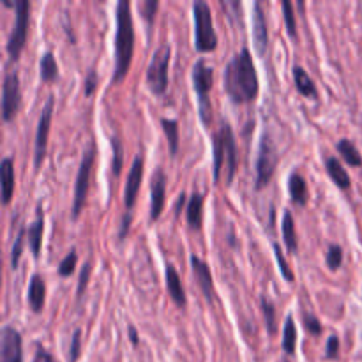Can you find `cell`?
I'll return each mask as SVG.
<instances>
[{"mask_svg":"<svg viewBox=\"0 0 362 362\" xmlns=\"http://www.w3.org/2000/svg\"><path fill=\"white\" fill-rule=\"evenodd\" d=\"M129 338L133 341V345H138V334H136V329L129 327Z\"/></svg>","mask_w":362,"mask_h":362,"instance_id":"cell-46","label":"cell"},{"mask_svg":"<svg viewBox=\"0 0 362 362\" xmlns=\"http://www.w3.org/2000/svg\"><path fill=\"white\" fill-rule=\"evenodd\" d=\"M59 78V66L52 52H46L41 59V80L53 81Z\"/></svg>","mask_w":362,"mask_h":362,"instance_id":"cell-28","label":"cell"},{"mask_svg":"<svg viewBox=\"0 0 362 362\" xmlns=\"http://www.w3.org/2000/svg\"><path fill=\"white\" fill-rule=\"evenodd\" d=\"M53 115V95H48L45 106H42L41 117L37 122V133H35V151H34V165L39 168L46 156V145H48L49 124H52Z\"/></svg>","mask_w":362,"mask_h":362,"instance_id":"cell-11","label":"cell"},{"mask_svg":"<svg viewBox=\"0 0 362 362\" xmlns=\"http://www.w3.org/2000/svg\"><path fill=\"white\" fill-rule=\"evenodd\" d=\"M325 170H327L329 177L336 182V186L341 187V189H349L350 177L349 173H346V170L343 168V165L339 163L338 158H334V156H327V158H325Z\"/></svg>","mask_w":362,"mask_h":362,"instance_id":"cell-20","label":"cell"},{"mask_svg":"<svg viewBox=\"0 0 362 362\" xmlns=\"http://www.w3.org/2000/svg\"><path fill=\"white\" fill-rule=\"evenodd\" d=\"M99 83V78H98V73H95L94 69H90L87 73V76H85V95H92L94 94L95 87H98Z\"/></svg>","mask_w":362,"mask_h":362,"instance_id":"cell-39","label":"cell"},{"mask_svg":"<svg viewBox=\"0 0 362 362\" xmlns=\"http://www.w3.org/2000/svg\"><path fill=\"white\" fill-rule=\"evenodd\" d=\"M304 325H306V329L311 332V334L317 336V334H320V332H322V325H320V322H318V318L315 317V315H310V313L304 315Z\"/></svg>","mask_w":362,"mask_h":362,"instance_id":"cell-41","label":"cell"},{"mask_svg":"<svg viewBox=\"0 0 362 362\" xmlns=\"http://www.w3.org/2000/svg\"><path fill=\"white\" fill-rule=\"evenodd\" d=\"M281 232H283V240H285L290 253H297V250H299V243H297L296 223H293V216L290 211H285V214H283Z\"/></svg>","mask_w":362,"mask_h":362,"instance_id":"cell-23","label":"cell"},{"mask_svg":"<svg viewBox=\"0 0 362 362\" xmlns=\"http://www.w3.org/2000/svg\"><path fill=\"white\" fill-rule=\"evenodd\" d=\"M202 218H204V194L194 193L189 198V204H187L186 219L191 228L197 230L202 226Z\"/></svg>","mask_w":362,"mask_h":362,"instance_id":"cell-22","label":"cell"},{"mask_svg":"<svg viewBox=\"0 0 362 362\" xmlns=\"http://www.w3.org/2000/svg\"><path fill=\"white\" fill-rule=\"evenodd\" d=\"M297 346V329L296 324H293L292 317H286L285 320V329H283V350L288 356H293L296 354Z\"/></svg>","mask_w":362,"mask_h":362,"instance_id":"cell-27","label":"cell"},{"mask_svg":"<svg viewBox=\"0 0 362 362\" xmlns=\"http://www.w3.org/2000/svg\"><path fill=\"white\" fill-rule=\"evenodd\" d=\"M95 159V144L90 141L87 145V148L83 151V158H81L80 170H78L76 175V184H74V198H73V219H76L81 214V209H83L85 202H87L88 194V184H90V173H92V165H94Z\"/></svg>","mask_w":362,"mask_h":362,"instance_id":"cell-5","label":"cell"},{"mask_svg":"<svg viewBox=\"0 0 362 362\" xmlns=\"http://www.w3.org/2000/svg\"><path fill=\"white\" fill-rule=\"evenodd\" d=\"M262 311H264L265 317V324H267V331L271 334L276 332V310L274 304L267 299V297H262Z\"/></svg>","mask_w":362,"mask_h":362,"instance_id":"cell-32","label":"cell"},{"mask_svg":"<svg viewBox=\"0 0 362 362\" xmlns=\"http://www.w3.org/2000/svg\"><path fill=\"white\" fill-rule=\"evenodd\" d=\"M170 55H172V48L168 42H161L156 48L154 55H152L151 64L147 69V81L148 87L154 94H165L168 88V64Z\"/></svg>","mask_w":362,"mask_h":362,"instance_id":"cell-6","label":"cell"},{"mask_svg":"<svg viewBox=\"0 0 362 362\" xmlns=\"http://www.w3.org/2000/svg\"><path fill=\"white\" fill-rule=\"evenodd\" d=\"M76 262H78V255L76 251H71L69 255H66V258H64L62 262H60L59 265V274L60 276H71L74 272V269H76Z\"/></svg>","mask_w":362,"mask_h":362,"instance_id":"cell-34","label":"cell"},{"mask_svg":"<svg viewBox=\"0 0 362 362\" xmlns=\"http://www.w3.org/2000/svg\"><path fill=\"white\" fill-rule=\"evenodd\" d=\"M0 180H2V202L9 204L14 193V166L11 158H4L0 163Z\"/></svg>","mask_w":362,"mask_h":362,"instance_id":"cell-18","label":"cell"},{"mask_svg":"<svg viewBox=\"0 0 362 362\" xmlns=\"http://www.w3.org/2000/svg\"><path fill=\"white\" fill-rule=\"evenodd\" d=\"M325 262H327V265L331 271H338L343 264L341 246H338V244H332V246H329L327 255H325Z\"/></svg>","mask_w":362,"mask_h":362,"instance_id":"cell-31","label":"cell"},{"mask_svg":"<svg viewBox=\"0 0 362 362\" xmlns=\"http://www.w3.org/2000/svg\"><path fill=\"white\" fill-rule=\"evenodd\" d=\"M276 165H278V151H276L274 144H272L271 136L264 133L260 140V147H258V158H257V184L258 189H264L269 182H271L272 175H274Z\"/></svg>","mask_w":362,"mask_h":362,"instance_id":"cell-9","label":"cell"},{"mask_svg":"<svg viewBox=\"0 0 362 362\" xmlns=\"http://www.w3.org/2000/svg\"><path fill=\"white\" fill-rule=\"evenodd\" d=\"M283 9V18H285V25L286 30L292 37H297V21H296V14H293V6L290 0H283L281 4Z\"/></svg>","mask_w":362,"mask_h":362,"instance_id":"cell-30","label":"cell"},{"mask_svg":"<svg viewBox=\"0 0 362 362\" xmlns=\"http://www.w3.org/2000/svg\"><path fill=\"white\" fill-rule=\"evenodd\" d=\"M194 45L198 52H212L218 46V35L214 30V21H212V13L209 4L194 2Z\"/></svg>","mask_w":362,"mask_h":362,"instance_id":"cell-4","label":"cell"},{"mask_svg":"<svg viewBox=\"0 0 362 362\" xmlns=\"http://www.w3.org/2000/svg\"><path fill=\"white\" fill-rule=\"evenodd\" d=\"M253 37H255V45H257V52L260 53V55H265L269 46V27H267V20H265V14H264V9H262L260 2H255Z\"/></svg>","mask_w":362,"mask_h":362,"instance_id":"cell-15","label":"cell"},{"mask_svg":"<svg viewBox=\"0 0 362 362\" xmlns=\"http://www.w3.org/2000/svg\"><path fill=\"white\" fill-rule=\"evenodd\" d=\"M193 83L194 90L198 94V110H200L202 120L209 124L211 120V99H209V92H211L212 83H214V71L209 67L204 60H197L193 66Z\"/></svg>","mask_w":362,"mask_h":362,"instance_id":"cell-7","label":"cell"},{"mask_svg":"<svg viewBox=\"0 0 362 362\" xmlns=\"http://www.w3.org/2000/svg\"><path fill=\"white\" fill-rule=\"evenodd\" d=\"M45 296L46 285L39 276H32L30 285H28V306L32 308L34 313H39L45 308Z\"/></svg>","mask_w":362,"mask_h":362,"instance_id":"cell-19","label":"cell"},{"mask_svg":"<svg viewBox=\"0 0 362 362\" xmlns=\"http://www.w3.org/2000/svg\"><path fill=\"white\" fill-rule=\"evenodd\" d=\"M212 151H214V180L218 182L221 177L223 168H226V182H232L233 175L237 170V144L235 136L232 133V127L228 122H221V127L218 133L214 134V141H212Z\"/></svg>","mask_w":362,"mask_h":362,"instance_id":"cell-3","label":"cell"},{"mask_svg":"<svg viewBox=\"0 0 362 362\" xmlns=\"http://www.w3.org/2000/svg\"><path fill=\"white\" fill-rule=\"evenodd\" d=\"M42 232H45V216H42L41 209H37V218H35V221L32 223L27 230L28 244H30V250L35 257H37L39 251H41Z\"/></svg>","mask_w":362,"mask_h":362,"instance_id":"cell-21","label":"cell"},{"mask_svg":"<svg viewBox=\"0 0 362 362\" xmlns=\"http://www.w3.org/2000/svg\"><path fill=\"white\" fill-rule=\"evenodd\" d=\"M14 9H16V20H14L13 32L7 41V53H9L11 60L20 59V53L23 49L25 42H27L28 34V20H30V4L27 0H16L14 2Z\"/></svg>","mask_w":362,"mask_h":362,"instance_id":"cell-8","label":"cell"},{"mask_svg":"<svg viewBox=\"0 0 362 362\" xmlns=\"http://www.w3.org/2000/svg\"><path fill=\"white\" fill-rule=\"evenodd\" d=\"M129 223H131V216L126 214V216H124V219H122V226H120V233H119L120 240L126 239L127 232H129Z\"/></svg>","mask_w":362,"mask_h":362,"instance_id":"cell-44","label":"cell"},{"mask_svg":"<svg viewBox=\"0 0 362 362\" xmlns=\"http://www.w3.org/2000/svg\"><path fill=\"white\" fill-rule=\"evenodd\" d=\"M288 191H290V197L296 204L304 205L308 202V186H306V180L300 173L293 172L288 179Z\"/></svg>","mask_w":362,"mask_h":362,"instance_id":"cell-25","label":"cell"},{"mask_svg":"<svg viewBox=\"0 0 362 362\" xmlns=\"http://www.w3.org/2000/svg\"><path fill=\"white\" fill-rule=\"evenodd\" d=\"M25 233H27V230L21 228L20 232H18L16 239H14V244H13V250H11V267L16 269L18 267V262H20V257H21V251H23V243H25Z\"/></svg>","mask_w":362,"mask_h":362,"instance_id":"cell-33","label":"cell"},{"mask_svg":"<svg viewBox=\"0 0 362 362\" xmlns=\"http://www.w3.org/2000/svg\"><path fill=\"white\" fill-rule=\"evenodd\" d=\"M134 49V27L131 16L129 0H120L117 4V35H115V69L113 83L124 80L131 66Z\"/></svg>","mask_w":362,"mask_h":362,"instance_id":"cell-2","label":"cell"},{"mask_svg":"<svg viewBox=\"0 0 362 362\" xmlns=\"http://www.w3.org/2000/svg\"><path fill=\"white\" fill-rule=\"evenodd\" d=\"M81 350V331L76 329L73 332V338H71V349H69V362H76L80 357Z\"/></svg>","mask_w":362,"mask_h":362,"instance_id":"cell-38","label":"cell"},{"mask_svg":"<svg viewBox=\"0 0 362 362\" xmlns=\"http://www.w3.org/2000/svg\"><path fill=\"white\" fill-rule=\"evenodd\" d=\"M186 193H180L179 197V202H177V209H175V214L180 216V212H182V205L186 204Z\"/></svg>","mask_w":362,"mask_h":362,"instance_id":"cell-45","label":"cell"},{"mask_svg":"<svg viewBox=\"0 0 362 362\" xmlns=\"http://www.w3.org/2000/svg\"><path fill=\"white\" fill-rule=\"evenodd\" d=\"M165 193H166V173L158 170L152 177L151 186V219L156 221L161 216L163 207H165Z\"/></svg>","mask_w":362,"mask_h":362,"instance_id":"cell-14","label":"cell"},{"mask_svg":"<svg viewBox=\"0 0 362 362\" xmlns=\"http://www.w3.org/2000/svg\"><path fill=\"white\" fill-rule=\"evenodd\" d=\"M166 288H168L170 297H172V300L177 306H186V292H184L182 283H180V278L173 265H168V267H166Z\"/></svg>","mask_w":362,"mask_h":362,"instance_id":"cell-17","label":"cell"},{"mask_svg":"<svg viewBox=\"0 0 362 362\" xmlns=\"http://www.w3.org/2000/svg\"><path fill=\"white\" fill-rule=\"evenodd\" d=\"M158 7H159L158 0H144V2L140 4L141 16H144L145 20L148 21V23H152V20H154L156 11H158Z\"/></svg>","mask_w":362,"mask_h":362,"instance_id":"cell-37","label":"cell"},{"mask_svg":"<svg viewBox=\"0 0 362 362\" xmlns=\"http://www.w3.org/2000/svg\"><path fill=\"white\" fill-rule=\"evenodd\" d=\"M272 250H274L276 260H278L279 271H281L283 278H285L286 281H293V274H292V271H290L288 262H286L285 258H283V253H281V247H279V244H272Z\"/></svg>","mask_w":362,"mask_h":362,"instance_id":"cell-35","label":"cell"},{"mask_svg":"<svg viewBox=\"0 0 362 362\" xmlns=\"http://www.w3.org/2000/svg\"><path fill=\"white\" fill-rule=\"evenodd\" d=\"M339 356V338L338 336H331L325 346V357L327 359H336Z\"/></svg>","mask_w":362,"mask_h":362,"instance_id":"cell-40","label":"cell"},{"mask_svg":"<svg viewBox=\"0 0 362 362\" xmlns=\"http://www.w3.org/2000/svg\"><path fill=\"white\" fill-rule=\"evenodd\" d=\"M141 179H144V158L138 154L136 158H134L133 165H131L126 189H124V205H126V209H131L134 205V202H136Z\"/></svg>","mask_w":362,"mask_h":362,"instance_id":"cell-13","label":"cell"},{"mask_svg":"<svg viewBox=\"0 0 362 362\" xmlns=\"http://www.w3.org/2000/svg\"><path fill=\"white\" fill-rule=\"evenodd\" d=\"M191 267H193V274L194 278H197L198 286H200V290L204 292V296L207 297L209 303H212V299H214V285H212L211 269H209V265L205 264L202 258H198L197 255L191 257Z\"/></svg>","mask_w":362,"mask_h":362,"instance_id":"cell-16","label":"cell"},{"mask_svg":"<svg viewBox=\"0 0 362 362\" xmlns=\"http://www.w3.org/2000/svg\"><path fill=\"white\" fill-rule=\"evenodd\" d=\"M161 126L166 134V140H168L170 152L175 154L177 148H179V124H177V120L173 119H163Z\"/></svg>","mask_w":362,"mask_h":362,"instance_id":"cell-29","label":"cell"},{"mask_svg":"<svg viewBox=\"0 0 362 362\" xmlns=\"http://www.w3.org/2000/svg\"><path fill=\"white\" fill-rule=\"evenodd\" d=\"M34 362H53V359H52V356L48 354V350L42 349V346H37V350H35Z\"/></svg>","mask_w":362,"mask_h":362,"instance_id":"cell-43","label":"cell"},{"mask_svg":"<svg viewBox=\"0 0 362 362\" xmlns=\"http://www.w3.org/2000/svg\"><path fill=\"white\" fill-rule=\"evenodd\" d=\"M336 147H338L339 154L343 156V159H345L350 166H362V156L359 148L354 145L352 140H349V138H341Z\"/></svg>","mask_w":362,"mask_h":362,"instance_id":"cell-26","label":"cell"},{"mask_svg":"<svg viewBox=\"0 0 362 362\" xmlns=\"http://www.w3.org/2000/svg\"><path fill=\"white\" fill-rule=\"evenodd\" d=\"M0 362H21V336L13 325L0 332Z\"/></svg>","mask_w":362,"mask_h":362,"instance_id":"cell-12","label":"cell"},{"mask_svg":"<svg viewBox=\"0 0 362 362\" xmlns=\"http://www.w3.org/2000/svg\"><path fill=\"white\" fill-rule=\"evenodd\" d=\"M293 81H296V88L300 94L306 95V98H317V87H315L310 74L304 71V67H293Z\"/></svg>","mask_w":362,"mask_h":362,"instance_id":"cell-24","label":"cell"},{"mask_svg":"<svg viewBox=\"0 0 362 362\" xmlns=\"http://www.w3.org/2000/svg\"><path fill=\"white\" fill-rule=\"evenodd\" d=\"M88 276H90V264H85V267L81 269L80 281H78V297H81V296H83L85 288H87Z\"/></svg>","mask_w":362,"mask_h":362,"instance_id":"cell-42","label":"cell"},{"mask_svg":"<svg viewBox=\"0 0 362 362\" xmlns=\"http://www.w3.org/2000/svg\"><path fill=\"white\" fill-rule=\"evenodd\" d=\"M112 147H113V165H112V172L113 175L119 177L120 170H122V144H120L117 138L112 140Z\"/></svg>","mask_w":362,"mask_h":362,"instance_id":"cell-36","label":"cell"},{"mask_svg":"<svg viewBox=\"0 0 362 362\" xmlns=\"http://www.w3.org/2000/svg\"><path fill=\"white\" fill-rule=\"evenodd\" d=\"M225 90L235 103H250L258 95V76L247 49L239 52L226 64Z\"/></svg>","mask_w":362,"mask_h":362,"instance_id":"cell-1","label":"cell"},{"mask_svg":"<svg viewBox=\"0 0 362 362\" xmlns=\"http://www.w3.org/2000/svg\"><path fill=\"white\" fill-rule=\"evenodd\" d=\"M20 78H18L16 71H9L4 78L2 83V117L4 120H13L16 115L18 108H20Z\"/></svg>","mask_w":362,"mask_h":362,"instance_id":"cell-10","label":"cell"}]
</instances>
